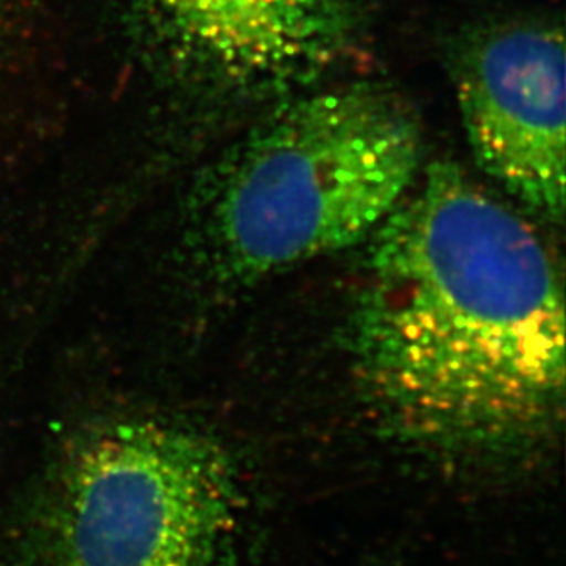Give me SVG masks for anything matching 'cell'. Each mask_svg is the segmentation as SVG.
<instances>
[{"label": "cell", "mask_w": 566, "mask_h": 566, "mask_svg": "<svg viewBox=\"0 0 566 566\" xmlns=\"http://www.w3.org/2000/svg\"><path fill=\"white\" fill-rule=\"evenodd\" d=\"M369 0H138L158 32L217 81L275 88L331 66Z\"/></svg>", "instance_id": "5"}, {"label": "cell", "mask_w": 566, "mask_h": 566, "mask_svg": "<svg viewBox=\"0 0 566 566\" xmlns=\"http://www.w3.org/2000/svg\"><path fill=\"white\" fill-rule=\"evenodd\" d=\"M422 155L417 118L379 86L289 103L220 172L208 219L214 261L256 281L369 241L417 182Z\"/></svg>", "instance_id": "2"}, {"label": "cell", "mask_w": 566, "mask_h": 566, "mask_svg": "<svg viewBox=\"0 0 566 566\" xmlns=\"http://www.w3.org/2000/svg\"><path fill=\"white\" fill-rule=\"evenodd\" d=\"M454 86L476 166L532 213L563 222L562 28L530 22L484 33L460 55Z\"/></svg>", "instance_id": "4"}, {"label": "cell", "mask_w": 566, "mask_h": 566, "mask_svg": "<svg viewBox=\"0 0 566 566\" xmlns=\"http://www.w3.org/2000/svg\"><path fill=\"white\" fill-rule=\"evenodd\" d=\"M239 515L235 470L213 439L116 418L61 451L10 566H224Z\"/></svg>", "instance_id": "3"}, {"label": "cell", "mask_w": 566, "mask_h": 566, "mask_svg": "<svg viewBox=\"0 0 566 566\" xmlns=\"http://www.w3.org/2000/svg\"><path fill=\"white\" fill-rule=\"evenodd\" d=\"M369 241L353 343L385 420L465 454L551 433L565 396V297L535 226L434 161Z\"/></svg>", "instance_id": "1"}]
</instances>
